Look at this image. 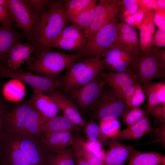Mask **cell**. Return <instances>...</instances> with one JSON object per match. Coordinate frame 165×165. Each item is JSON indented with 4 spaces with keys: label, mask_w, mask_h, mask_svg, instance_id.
<instances>
[{
    "label": "cell",
    "mask_w": 165,
    "mask_h": 165,
    "mask_svg": "<svg viewBox=\"0 0 165 165\" xmlns=\"http://www.w3.org/2000/svg\"><path fill=\"white\" fill-rule=\"evenodd\" d=\"M42 139L24 132L0 136V165H50L54 155Z\"/></svg>",
    "instance_id": "cell-1"
},
{
    "label": "cell",
    "mask_w": 165,
    "mask_h": 165,
    "mask_svg": "<svg viewBox=\"0 0 165 165\" xmlns=\"http://www.w3.org/2000/svg\"><path fill=\"white\" fill-rule=\"evenodd\" d=\"M68 21L64 0H51L29 42L34 47L32 60L36 59L43 50L51 48L53 43L67 25Z\"/></svg>",
    "instance_id": "cell-2"
},
{
    "label": "cell",
    "mask_w": 165,
    "mask_h": 165,
    "mask_svg": "<svg viewBox=\"0 0 165 165\" xmlns=\"http://www.w3.org/2000/svg\"><path fill=\"white\" fill-rule=\"evenodd\" d=\"M165 51L164 49L153 46L146 52L140 48L134 51L130 68L139 83L144 84L153 79L165 78Z\"/></svg>",
    "instance_id": "cell-3"
},
{
    "label": "cell",
    "mask_w": 165,
    "mask_h": 165,
    "mask_svg": "<svg viewBox=\"0 0 165 165\" xmlns=\"http://www.w3.org/2000/svg\"><path fill=\"white\" fill-rule=\"evenodd\" d=\"M81 60L76 52L70 54L53 51L51 48L42 51L35 60L30 61L28 68L39 75L58 79L60 74L72 64Z\"/></svg>",
    "instance_id": "cell-4"
},
{
    "label": "cell",
    "mask_w": 165,
    "mask_h": 165,
    "mask_svg": "<svg viewBox=\"0 0 165 165\" xmlns=\"http://www.w3.org/2000/svg\"><path fill=\"white\" fill-rule=\"evenodd\" d=\"M103 70H105L104 60L98 57L75 62L67 68L61 87L70 92L89 82Z\"/></svg>",
    "instance_id": "cell-5"
},
{
    "label": "cell",
    "mask_w": 165,
    "mask_h": 165,
    "mask_svg": "<svg viewBox=\"0 0 165 165\" xmlns=\"http://www.w3.org/2000/svg\"><path fill=\"white\" fill-rule=\"evenodd\" d=\"M121 22L118 13L87 42L82 50L75 52L80 57L81 61L92 57L104 58L114 44Z\"/></svg>",
    "instance_id": "cell-6"
},
{
    "label": "cell",
    "mask_w": 165,
    "mask_h": 165,
    "mask_svg": "<svg viewBox=\"0 0 165 165\" xmlns=\"http://www.w3.org/2000/svg\"><path fill=\"white\" fill-rule=\"evenodd\" d=\"M94 108L95 116L100 121L117 119L130 109L125 99L108 85L106 86V84Z\"/></svg>",
    "instance_id": "cell-7"
},
{
    "label": "cell",
    "mask_w": 165,
    "mask_h": 165,
    "mask_svg": "<svg viewBox=\"0 0 165 165\" xmlns=\"http://www.w3.org/2000/svg\"><path fill=\"white\" fill-rule=\"evenodd\" d=\"M0 77L16 79L25 82L32 88L33 91L44 92L60 87L61 79L34 75L29 72L13 70L5 67L0 70Z\"/></svg>",
    "instance_id": "cell-8"
},
{
    "label": "cell",
    "mask_w": 165,
    "mask_h": 165,
    "mask_svg": "<svg viewBox=\"0 0 165 165\" xmlns=\"http://www.w3.org/2000/svg\"><path fill=\"white\" fill-rule=\"evenodd\" d=\"M99 74L106 84L125 99L127 104L139 84L131 69L120 72H100Z\"/></svg>",
    "instance_id": "cell-9"
},
{
    "label": "cell",
    "mask_w": 165,
    "mask_h": 165,
    "mask_svg": "<svg viewBox=\"0 0 165 165\" xmlns=\"http://www.w3.org/2000/svg\"><path fill=\"white\" fill-rule=\"evenodd\" d=\"M14 24L24 32L27 41L30 40L40 19L27 6L24 0H7Z\"/></svg>",
    "instance_id": "cell-10"
},
{
    "label": "cell",
    "mask_w": 165,
    "mask_h": 165,
    "mask_svg": "<svg viewBox=\"0 0 165 165\" xmlns=\"http://www.w3.org/2000/svg\"><path fill=\"white\" fill-rule=\"evenodd\" d=\"M121 1L101 0L96 6L92 22L84 33L87 42L91 40L96 34L119 13Z\"/></svg>",
    "instance_id": "cell-11"
},
{
    "label": "cell",
    "mask_w": 165,
    "mask_h": 165,
    "mask_svg": "<svg viewBox=\"0 0 165 165\" xmlns=\"http://www.w3.org/2000/svg\"><path fill=\"white\" fill-rule=\"evenodd\" d=\"M33 107L30 100L19 102L9 107L3 118L4 131L9 134L23 132L27 118Z\"/></svg>",
    "instance_id": "cell-12"
},
{
    "label": "cell",
    "mask_w": 165,
    "mask_h": 165,
    "mask_svg": "<svg viewBox=\"0 0 165 165\" xmlns=\"http://www.w3.org/2000/svg\"><path fill=\"white\" fill-rule=\"evenodd\" d=\"M87 42L82 30L72 23L64 29L51 47L75 52L82 50Z\"/></svg>",
    "instance_id": "cell-13"
},
{
    "label": "cell",
    "mask_w": 165,
    "mask_h": 165,
    "mask_svg": "<svg viewBox=\"0 0 165 165\" xmlns=\"http://www.w3.org/2000/svg\"><path fill=\"white\" fill-rule=\"evenodd\" d=\"M105 84L98 74L89 82L70 92L82 108H94Z\"/></svg>",
    "instance_id": "cell-14"
},
{
    "label": "cell",
    "mask_w": 165,
    "mask_h": 165,
    "mask_svg": "<svg viewBox=\"0 0 165 165\" xmlns=\"http://www.w3.org/2000/svg\"><path fill=\"white\" fill-rule=\"evenodd\" d=\"M134 51L113 44L103 58L105 70L110 72H120L131 69L130 62Z\"/></svg>",
    "instance_id": "cell-15"
},
{
    "label": "cell",
    "mask_w": 165,
    "mask_h": 165,
    "mask_svg": "<svg viewBox=\"0 0 165 165\" xmlns=\"http://www.w3.org/2000/svg\"><path fill=\"white\" fill-rule=\"evenodd\" d=\"M44 93L53 100L63 115L74 124L80 127L85 125V120L76 107L62 93L57 89Z\"/></svg>",
    "instance_id": "cell-16"
},
{
    "label": "cell",
    "mask_w": 165,
    "mask_h": 165,
    "mask_svg": "<svg viewBox=\"0 0 165 165\" xmlns=\"http://www.w3.org/2000/svg\"><path fill=\"white\" fill-rule=\"evenodd\" d=\"M151 143L150 142L128 145L121 143L118 140L110 139L109 149L104 162L106 165H124L131 152L135 148Z\"/></svg>",
    "instance_id": "cell-17"
},
{
    "label": "cell",
    "mask_w": 165,
    "mask_h": 165,
    "mask_svg": "<svg viewBox=\"0 0 165 165\" xmlns=\"http://www.w3.org/2000/svg\"><path fill=\"white\" fill-rule=\"evenodd\" d=\"M77 132L73 135L71 145L77 165H106L90 151L83 137Z\"/></svg>",
    "instance_id": "cell-18"
},
{
    "label": "cell",
    "mask_w": 165,
    "mask_h": 165,
    "mask_svg": "<svg viewBox=\"0 0 165 165\" xmlns=\"http://www.w3.org/2000/svg\"><path fill=\"white\" fill-rule=\"evenodd\" d=\"M22 39V35L13 27L0 26V67L8 68V53L13 45L21 43Z\"/></svg>",
    "instance_id": "cell-19"
},
{
    "label": "cell",
    "mask_w": 165,
    "mask_h": 165,
    "mask_svg": "<svg viewBox=\"0 0 165 165\" xmlns=\"http://www.w3.org/2000/svg\"><path fill=\"white\" fill-rule=\"evenodd\" d=\"M154 16V10L145 12L140 25V48L144 52L148 51L153 46L155 25Z\"/></svg>",
    "instance_id": "cell-20"
},
{
    "label": "cell",
    "mask_w": 165,
    "mask_h": 165,
    "mask_svg": "<svg viewBox=\"0 0 165 165\" xmlns=\"http://www.w3.org/2000/svg\"><path fill=\"white\" fill-rule=\"evenodd\" d=\"M33 50V46L29 43L23 45L21 43H18L13 45L8 54V67L17 70L26 61H31L32 58L30 56Z\"/></svg>",
    "instance_id": "cell-21"
},
{
    "label": "cell",
    "mask_w": 165,
    "mask_h": 165,
    "mask_svg": "<svg viewBox=\"0 0 165 165\" xmlns=\"http://www.w3.org/2000/svg\"><path fill=\"white\" fill-rule=\"evenodd\" d=\"M30 100L34 107L47 119L57 115L59 112L60 110L56 103L42 92L33 91Z\"/></svg>",
    "instance_id": "cell-22"
},
{
    "label": "cell",
    "mask_w": 165,
    "mask_h": 165,
    "mask_svg": "<svg viewBox=\"0 0 165 165\" xmlns=\"http://www.w3.org/2000/svg\"><path fill=\"white\" fill-rule=\"evenodd\" d=\"M73 136L72 132H57L44 136L41 139L46 146L53 153H60L71 145Z\"/></svg>",
    "instance_id": "cell-23"
},
{
    "label": "cell",
    "mask_w": 165,
    "mask_h": 165,
    "mask_svg": "<svg viewBox=\"0 0 165 165\" xmlns=\"http://www.w3.org/2000/svg\"><path fill=\"white\" fill-rule=\"evenodd\" d=\"M114 44L135 50L140 48V43L136 30L123 22L119 24Z\"/></svg>",
    "instance_id": "cell-24"
},
{
    "label": "cell",
    "mask_w": 165,
    "mask_h": 165,
    "mask_svg": "<svg viewBox=\"0 0 165 165\" xmlns=\"http://www.w3.org/2000/svg\"><path fill=\"white\" fill-rule=\"evenodd\" d=\"M80 129V127L74 124L63 114L57 115L47 121L44 126L43 135L44 137L57 132H76Z\"/></svg>",
    "instance_id": "cell-25"
},
{
    "label": "cell",
    "mask_w": 165,
    "mask_h": 165,
    "mask_svg": "<svg viewBox=\"0 0 165 165\" xmlns=\"http://www.w3.org/2000/svg\"><path fill=\"white\" fill-rule=\"evenodd\" d=\"M127 165H159L165 162V156L156 152H144L133 149Z\"/></svg>",
    "instance_id": "cell-26"
},
{
    "label": "cell",
    "mask_w": 165,
    "mask_h": 165,
    "mask_svg": "<svg viewBox=\"0 0 165 165\" xmlns=\"http://www.w3.org/2000/svg\"><path fill=\"white\" fill-rule=\"evenodd\" d=\"M143 91L148 101L147 108L161 104H165V82H150L143 84Z\"/></svg>",
    "instance_id": "cell-27"
},
{
    "label": "cell",
    "mask_w": 165,
    "mask_h": 165,
    "mask_svg": "<svg viewBox=\"0 0 165 165\" xmlns=\"http://www.w3.org/2000/svg\"><path fill=\"white\" fill-rule=\"evenodd\" d=\"M48 120L34 106L27 118L23 132L42 139L44 126Z\"/></svg>",
    "instance_id": "cell-28"
},
{
    "label": "cell",
    "mask_w": 165,
    "mask_h": 165,
    "mask_svg": "<svg viewBox=\"0 0 165 165\" xmlns=\"http://www.w3.org/2000/svg\"><path fill=\"white\" fill-rule=\"evenodd\" d=\"M25 92L23 82L17 79H12L4 85L2 94L6 101L18 102L24 97Z\"/></svg>",
    "instance_id": "cell-29"
},
{
    "label": "cell",
    "mask_w": 165,
    "mask_h": 165,
    "mask_svg": "<svg viewBox=\"0 0 165 165\" xmlns=\"http://www.w3.org/2000/svg\"><path fill=\"white\" fill-rule=\"evenodd\" d=\"M97 1L93 0L90 4L80 13L72 23L81 28L85 33L88 29L93 19Z\"/></svg>",
    "instance_id": "cell-30"
},
{
    "label": "cell",
    "mask_w": 165,
    "mask_h": 165,
    "mask_svg": "<svg viewBox=\"0 0 165 165\" xmlns=\"http://www.w3.org/2000/svg\"><path fill=\"white\" fill-rule=\"evenodd\" d=\"M93 0H64L65 15L68 21L72 22L77 16L92 2Z\"/></svg>",
    "instance_id": "cell-31"
},
{
    "label": "cell",
    "mask_w": 165,
    "mask_h": 165,
    "mask_svg": "<svg viewBox=\"0 0 165 165\" xmlns=\"http://www.w3.org/2000/svg\"><path fill=\"white\" fill-rule=\"evenodd\" d=\"M85 132L88 140L99 142L103 146H108L110 140L102 132L99 126L91 120L86 126Z\"/></svg>",
    "instance_id": "cell-32"
},
{
    "label": "cell",
    "mask_w": 165,
    "mask_h": 165,
    "mask_svg": "<svg viewBox=\"0 0 165 165\" xmlns=\"http://www.w3.org/2000/svg\"><path fill=\"white\" fill-rule=\"evenodd\" d=\"M50 165H77L71 148L54 155Z\"/></svg>",
    "instance_id": "cell-33"
},
{
    "label": "cell",
    "mask_w": 165,
    "mask_h": 165,
    "mask_svg": "<svg viewBox=\"0 0 165 165\" xmlns=\"http://www.w3.org/2000/svg\"><path fill=\"white\" fill-rule=\"evenodd\" d=\"M30 10L40 19L47 10L50 0H24Z\"/></svg>",
    "instance_id": "cell-34"
},
{
    "label": "cell",
    "mask_w": 165,
    "mask_h": 165,
    "mask_svg": "<svg viewBox=\"0 0 165 165\" xmlns=\"http://www.w3.org/2000/svg\"><path fill=\"white\" fill-rule=\"evenodd\" d=\"M138 0H123L121 1L119 14L121 22L127 17L134 14L139 10Z\"/></svg>",
    "instance_id": "cell-35"
},
{
    "label": "cell",
    "mask_w": 165,
    "mask_h": 165,
    "mask_svg": "<svg viewBox=\"0 0 165 165\" xmlns=\"http://www.w3.org/2000/svg\"><path fill=\"white\" fill-rule=\"evenodd\" d=\"M99 127L105 135L111 139L119 131L120 124L117 119H108L100 121Z\"/></svg>",
    "instance_id": "cell-36"
},
{
    "label": "cell",
    "mask_w": 165,
    "mask_h": 165,
    "mask_svg": "<svg viewBox=\"0 0 165 165\" xmlns=\"http://www.w3.org/2000/svg\"><path fill=\"white\" fill-rule=\"evenodd\" d=\"M122 116L124 124L127 127L135 124L145 117L144 111L139 108H130L126 111Z\"/></svg>",
    "instance_id": "cell-37"
},
{
    "label": "cell",
    "mask_w": 165,
    "mask_h": 165,
    "mask_svg": "<svg viewBox=\"0 0 165 165\" xmlns=\"http://www.w3.org/2000/svg\"><path fill=\"white\" fill-rule=\"evenodd\" d=\"M145 98L142 86L139 84L137 86L134 94L127 105L130 108H138L144 101Z\"/></svg>",
    "instance_id": "cell-38"
},
{
    "label": "cell",
    "mask_w": 165,
    "mask_h": 165,
    "mask_svg": "<svg viewBox=\"0 0 165 165\" xmlns=\"http://www.w3.org/2000/svg\"><path fill=\"white\" fill-rule=\"evenodd\" d=\"M0 23L7 27H13L14 22L7 3L0 5Z\"/></svg>",
    "instance_id": "cell-39"
},
{
    "label": "cell",
    "mask_w": 165,
    "mask_h": 165,
    "mask_svg": "<svg viewBox=\"0 0 165 165\" xmlns=\"http://www.w3.org/2000/svg\"><path fill=\"white\" fill-rule=\"evenodd\" d=\"M147 131L138 132L126 131L123 130L119 131L112 139L116 140H138L147 134Z\"/></svg>",
    "instance_id": "cell-40"
},
{
    "label": "cell",
    "mask_w": 165,
    "mask_h": 165,
    "mask_svg": "<svg viewBox=\"0 0 165 165\" xmlns=\"http://www.w3.org/2000/svg\"><path fill=\"white\" fill-rule=\"evenodd\" d=\"M86 142L90 151L97 157L104 162L106 152L103 148L102 145L99 142L97 141L88 140L86 141Z\"/></svg>",
    "instance_id": "cell-41"
},
{
    "label": "cell",
    "mask_w": 165,
    "mask_h": 165,
    "mask_svg": "<svg viewBox=\"0 0 165 165\" xmlns=\"http://www.w3.org/2000/svg\"><path fill=\"white\" fill-rule=\"evenodd\" d=\"M148 112L158 119L159 124L165 123V104H161L148 108Z\"/></svg>",
    "instance_id": "cell-42"
},
{
    "label": "cell",
    "mask_w": 165,
    "mask_h": 165,
    "mask_svg": "<svg viewBox=\"0 0 165 165\" xmlns=\"http://www.w3.org/2000/svg\"><path fill=\"white\" fill-rule=\"evenodd\" d=\"M150 134L152 139V143H159L165 148V123L160 124L159 127L153 129Z\"/></svg>",
    "instance_id": "cell-43"
},
{
    "label": "cell",
    "mask_w": 165,
    "mask_h": 165,
    "mask_svg": "<svg viewBox=\"0 0 165 165\" xmlns=\"http://www.w3.org/2000/svg\"><path fill=\"white\" fill-rule=\"evenodd\" d=\"M145 13L142 10L139 8L136 13L127 17L123 22H123L134 28H136L139 29Z\"/></svg>",
    "instance_id": "cell-44"
},
{
    "label": "cell",
    "mask_w": 165,
    "mask_h": 165,
    "mask_svg": "<svg viewBox=\"0 0 165 165\" xmlns=\"http://www.w3.org/2000/svg\"><path fill=\"white\" fill-rule=\"evenodd\" d=\"M154 11V22L155 25L158 27L159 29L165 31V9L158 8Z\"/></svg>",
    "instance_id": "cell-45"
},
{
    "label": "cell",
    "mask_w": 165,
    "mask_h": 165,
    "mask_svg": "<svg viewBox=\"0 0 165 165\" xmlns=\"http://www.w3.org/2000/svg\"><path fill=\"white\" fill-rule=\"evenodd\" d=\"M153 45L159 48L165 47V31L159 28L155 31L153 37Z\"/></svg>",
    "instance_id": "cell-46"
},
{
    "label": "cell",
    "mask_w": 165,
    "mask_h": 165,
    "mask_svg": "<svg viewBox=\"0 0 165 165\" xmlns=\"http://www.w3.org/2000/svg\"><path fill=\"white\" fill-rule=\"evenodd\" d=\"M9 104L3 97L2 94L0 92V136L3 130V116L9 108Z\"/></svg>",
    "instance_id": "cell-47"
},
{
    "label": "cell",
    "mask_w": 165,
    "mask_h": 165,
    "mask_svg": "<svg viewBox=\"0 0 165 165\" xmlns=\"http://www.w3.org/2000/svg\"><path fill=\"white\" fill-rule=\"evenodd\" d=\"M156 2L158 8L163 9H165V0H156Z\"/></svg>",
    "instance_id": "cell-48"
},
{
    "label": "cell",
    "mask_w": 165,
    "mask_h": 165,
    "mask_svg": "<svg viewBox=\"0 0 165 165\" xmlns=\"http://www.w3.org/2000/svg\"><path fill=\"white\" fill-rule=\"evenodd\" d=\"M6 3L7 0H0V5L5 4Z\"/></svg>",
    "instance_id": "cell-49"
},
{
    "label": "cell",
    "mask_w": 165,
    "mask_h": 165,
    "mask_svg": "<svg viewBox=\"0 0 165 165\" xmlns=\"http://www.w3.org/2000/svg\"><path fill=\"white\" fill-rule=\"evenodd\" d=\"M4 67H0V70L2 69Z\"/></svg>",
    "instance_id": "cell-50"
},
{
    "label": "cell",
    "mask_w": 165,
    "mask_h": 165,
    "mask_svg": "<svg viewBox=\"0 0 165 165\" xmlns=\"http://www.w3.org/2000/svg\"><path fill=\"white\" fill-rule=\"evenodd\" d=\"M162 165H165V162H164L161 164Z\"/></svg>",
    "instance_id": "cell-51"
}]
</instances>
